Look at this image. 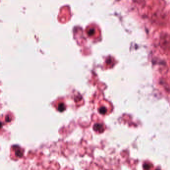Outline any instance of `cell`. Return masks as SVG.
<instances>
[{
  "mask_svg": "<svg viewBox=\"0 0 170 170\" xmlns=\"http://www.w3.org/2000/svg\"><path fill=\"white\" fill-rule=\"evenodd\" d=\"M160 43L161 47L164 50L170 49V36L166 33H162L160 36Z\"/></svg>",
  "mask_w": 170,
  "mask_h": 170,
  "instance_id": "obj_1",
  "label": "cell"
},
{
  "mask_svg": "<svg viewBox=\"0 0 170 170\" xmlns=\"http://www.w3.org/2000/svg\"><path fill=\"white\" fill-rule=\"evenodd\" d=\"M93 129L95 131L100 133L103 132V131L104 130L103 125L100 124H95L93 127Z\"/></svg>",
  "mask_w": 170,
  "mask_h": 170,
  "instance_id": "obj_2",
  "label": "cell"
},
{
  "mask_svg": "<svg viewBox=\"0 0 170 170\" xmlns=\"http://www.w3.org/2000/svg\"><path fill=\"white\" fill-rule=\"evenodd\" d=\"M15 154L18 157H22L23 156V153L24 152L19 147H16L15 149Z\"/></svg>",
  "mask_w": 170,
  "mask_h": 170,
  "instance_id": "obj_3",
  "label": "cell"
},
{
  "mask_svg": "<svg viewBox=\"0 0 170 170\" xmlns=\"http://www.w3.org/2000/svg\"><path fill=\"white\" fill-rule=\"evenodd\" d=\"M58 110L59 111H64L65 109V106L64 105V104H63V103H60V104L58 105Z\"/></svg>",
  "mask_w": 170,
  "mask_h": 170,
  "instance_id": "obj_4",
  "label": "cell"
},
{
  "mask_svg": "<svg viewBox=\"0 0 170 170\" xmlns=\"http://www.w3.org/2000/svg\"><path fill=\"white\" fill-rule=\"evenodd\" d=\"M106 111H107L105 107H100L99 109V113H100L101 114H102V115L105 114V113H106Z\"/></svg>",
  "mask_w": 170,
  "mask_h": 170,
  "instance_id": "obj_5",
  "label": "cell"
}]
</instances>
